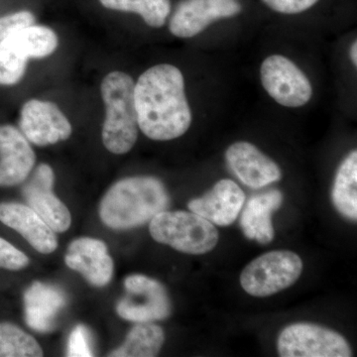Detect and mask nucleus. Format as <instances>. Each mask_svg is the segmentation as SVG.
Segmentation results:
<instances>
[{
    "instance_id": "f257e3e1",
    "label": "nucleus",
    "mask_w": 357,
    "mask_h": 357,
    "mask_svg": "<svg viewBox=\"0 0 357 357\" xmlns=\"http://www.w3.org/2000/svg\"><path fill=\"white\" fill-rule=\"evenodd\" d=\"M134 102L138 128L150 139H176L191 126L184 76L175 66L156 65L143 73L134 86Z\"/></svg>"
},
{
    "instance_id": "f03ea898",
    "label": "nucleus",
    "mask_w": 357,
    "mask_h": 357,
    "mask_svg": "<svg viewBox=\"0 0 357 357\" xmlns=\"http://www.w3.org/2000/svg\"><path fill=\"white\" fill-rule=\"evenodd\" d=\"M169 201L165 185L157 178H122L103 197L100 217L110 229H133L165 211Z\"/></svg>"
},
{
    "instance_id": "7ed1b4c3",
    "label": "nucleus",
    "mask_w": 357,
    "mask_h": 357,
    "mask_svg": "<svg viewBox=\"0 0 357 357\" xmlns=\"http://www.w3.org/2000/svg\"><path fill=\"white\" fill-rule=\"evenodd\" d=\"M132 77L114 70L105 77L100 93L105 105L102 138L105 147L112 153H128L138 137V121L134 102Z\"/></svg>"
},
{
    "instance_id": "20e7f679",
    "label": "nucleus",
    "mask_w": 357,
    "mask_h": 357,
    "mask_svg": "<svg viewBox=\"0 0 357 357\" xmlns=\"http://www.w3.org/2000/svg\"><path fill=\"white\" fill-rule=\"evenodd\" d=\"M149 230L157 243L192 255L210 252L220 238L215 225L192 211H161L150 220Z\"/></svg>"
},
{
    "instance_id": "39448f33",
    "label": "nucleus",
    "mask_w": 357,
    "mask_h": 357,
    "mask_svg": "<svg viewBox=\"0 0 357 357\" xmlns=\"http://www.w3.org/2000/svg\"><path fill=\"white\" fill-rule=\"evenodd\" d=\"M59 47L56 32L43 25L32 24L0 40V86L20 83L30 59L49 57Z\"/></svg>"
},
{
    "instance_id": "423d86ee",
    "label": "nucleus",
    "mask_w": 357,
    "mask_h": 357,
    "mask_svg": "<svg viewBox=\"0 0 357 357\" xmlns=\"http://www.w3.org/2000/svg\"><path fill=\"white\" fill-rule=\"evenodd\" d=\"M302 259L290 250H275L252 260L241 274V285L253 297L274 295L294 285L303 272Z\"/></svg>"
},
{
    "instance_id": "0eeeda50",
    "label": "nucleus",
    "mask_w": 357,
    "mask_h": 357,
    "mask_svg": "<svg viewBox=\"0 0 357 357\" xmlns=\"http://www.w3.org/2000/svg\"><path fill=\"white\" fill-rule=\"evenodd\" d=\"M282 357H349V342L342 335L309 323L293 324L280 333L277 342Z\"/></svg>"
},
{
    "instance_id": "6e6552de",
    "label": "nucleus",
    "mask_w": 357,
    "mask_h": 357,
    "mask_svg": "<svg viewBox=\"0 0 357 357\" xmlns=\"http://www.w3.org/2000/svg\"><path fill=\"white\" fill-rule=\"evenodd\" d=\"M126 296L116 307L121 318L134 323L161 321L170 316L171 302L160 282L144 276L130 275L124 281Z\"/></svg>"
},
{
    "instance_id": "1a4fd4ad",
    "label": "nucleus",
    "mask_w": 357,
    "mask_h": 357,
    "mask_svg": "<svg viewBox=\"0 0 357 357\" xmlns=\"http://www.w3.org/2000/svg\"><path fill=\"white\" fill-rule=\"evenodd\" d=\"M260 77L268 95L283 107H300L311 100L312 88L309 79L284 56L265 59L260 68Z\"/></svg>"
},
{
    "instance_id": "9d476101",
    "label": "nucleus",
    "mask_w": 357,
    "mask_h": 357,
    "mask_svg": "<svg viewBox=\"0 0 357 357\" xmlns=\"http://www.w3.org/2000/svg\"><path fill=\"white\" fill-rule=\"evenodd\" d=\"M20 128L30 143L48 146L69 139L72 124L56 103L28 100L20 110Z\"/></svg>"
},
{
    "instance_id": "9b49d317",
    "label": "nucleus",
    "mask_w": 357,
    "mask_h": 357,
    "mask_svg": "<svg viewBox=\"0 0 357 357\" xmlns=\"http://www.w3.org/2000/svg\"><path fill=\"white\" fill-rule=\"evenodd\" d=\"M241 13L236 0H183L171 17L169 29L178 38H192L215 21Z\"/></svg>"
},
{
    "instance_id": "f8f14e48",
    "label": "nucleus",
    "mask_w": 357,
    "mask_h": 357,
    "mask_svg": "<svg viewBox=\"0 0 357 357\" xmlns=\"http://www.w3.org/2000/svg\"><path fill=\"white\" fill-rule=\"evenodd\" d=\"M54 181L53 169L47 164H41L23 187L22 192L27 206L36 211L54 231L61 234L70 229L72 215L54 194Z\"/></svg>"
},
{
    "instance_id": "ddd939ff",
    "label": "nucleus",
    "mask_w": 357,
    "mask_h": 357,
    "mask_svg": "<svg viewBox=\"0 0 357 357\" xmlns=\"http://www.w3.org/2000/svg\"><path fill=\"white\" fill-rule=\"evenodd\" d=\"M227 165L244 185L261 189L281 180L280 168L255 145L241 141L225 152Z\"/></svg>"
},
{
    "instance_id": "4468645a",
    "label": "nucleus",
    "mask_w": 357,
    "mask_h": 357,
    "mask_svg": "<svg viewBox=\"0 0 357 357\" xmlns=\"http://www.w3.org/2000/svg\"><path fill=\"white\" fill-rule=\"evenodd\" d=\"M36 155L20 129L0 126V187L24 182L34 168Z\"/></svg>"
},
{
    "instance_id": "2eb2a0df",
    "label": "nucleus",
    "mask_w": 357,
    "mask_h": 357,
    "mask_svg": "<svg viewBox=\"0 0 357 357\" xmlns=\"http://www.w3.org/2000/svg\"><path fill=\"white\" fill-rule=\"evenodd\" d=\"M67 266L79 272L96 287H103L112 280L114 261L102 241L82 237L70 244L65 256Z\"/></svg>"
},
{
    "instance_id": "dca6fc26",
    "label": "nucleus",
    "mask_w": 357,
    "mask_h": 357,
    "mask_svg": "<svg viewBox=\"0 0 357 357\" xmlns=\"http://www.w3.org/2000/svg\"><path fill=\"white\" fill-rule=\"evenodd\" d=\"M245 195L234 181L223 178L210 192L188 204L192 213L206 218L213 225L229 227L243 210Z\"/></svg>"
},
{
    "instance_id": "f3484780",
    "label": "nucleus",
    "mask_w": 357,
    "mask_h": 357,
    "mask_svg": "<svg viewBox=\"0 0 357 357\" xmlns=\"http://www.w3.org/2000/svg\"><path fill=\"white\" fill-rule=\"evenodd\" d=\"M0 222L16 230L40 253L49 255L58 248L56 232L30 206L18 203L0 204Z\"/></svg>"
},
{
    "instance_id": "a211bd4d",
    "label": "nucleus",
    "mask_w": 357,
    "mask_h": 357,
    "mask_svg": "<svg viewBox=\"0 0 357 357\" xmlns=\"http://www.w3.org/2000/svg\"><path fill=\"white\" fill-rule=\"evenodd\" d=\"M65 305L66 296L62 290L35 282L24 295L26 324L36 332H50L55 328L58 314Z\"/></svg>"
},
{
    "instance_id": "6ab92c4d",
    "label": "nucleus",
    "mask_w": 357,
    "mask_h": 357,
    "mask_svg": "<svg viewBox=\"0 0 357 357\" xmlns=\"http://www.w3.org/2000/svg\"><path fill=\"white\" fill-rule=\"evenodd\" d=\"M282 203L283 194L279 190H271L249 199L241 217L244 236L261 244L271 243L275 236L272 215L280 208Z\"/></svg>"
},
{
    "instance_id": "aec40b11",
    "label": "nucleus",
    "mask_w": 357,
    "mask_h": 357,
    "mask_svg": "<svg viewBox=\"0 0 357 357\" xmlns=\"http://www.w3.org/2000/svg\"><path fill=\"white\" fill-rule=\"evenodd\" d=\"M332 199L338 213L349 220H357V152H351L340 164L335 183Z\"/></svg>"
},
{
    "instance_id": "412c9836",
    "label": "nucleus",
    "mask_w": 357,
    "mask_h": 357,
    "mask_svg": "<svg viewBox=\"0 0 357 357\" xmlns=\"http://www.w3.org/2000/svg\"><path fill=\"white\" fill-rule=\"evenodd\" d=\"M165 342L161 326L151 321L137 323L128 333L126 342L109 354L114 357H153L158 356Z\"/></svg>"
},
{
    "instance_id": "4be33fe9",
    "label": "nucleus",
    "mask_w": 357,
    "mask_h": 357,
    "mask_svg": "<svg viewBox=\"0 0 357 357\" xmlns=\"http://www.w3.org/2000/svg\"><path fill=\"white\" fill-rule=\"evenodd\" d=\"M100 2L112 10L138 14L146 24L154 28L165 24L171 11L170 0H100Z\"/></svg>"
},
{
    "instance_id": "5701e85b",
    "label": "nucleus",
    "mask_w": 357,
    "mask_h": 357,
    "mask_svg": "<svg viewBox=\"0 0 357 357\" xmlns=\"http://www.w3.org/2000/svg\"><path fill=\"white\" fill-rule=\"evenodd\" d=\"M43 351L36 340L17 326L0 323V357H40Z\"/></svg>"
},
{
    "instance_id": "b1692460",
    "label": "nucleus",
    "mask_w": 357,
    "mask_h": 357,
    "mask_svg": "<svg viewBox=\"0 0 357 357\" xmlns=\"http://www.w3.org/2000/svg\"><path fill=\"white\" fill-rule=\"evenodd\" d=\"M28 264L29 258L22 251L0 237V268L17 271L27 267Z\"/></svg>"
},
{
    "instance_id": "393cba45",
    "label": "nucleus",
    "mask_w": 357,
    "mask_h": 357,
    "mask_svg": "<svg viewBox=\"0 0 357 357\" xmlns=\"http://www.w3.org/2000/svg\"><path fill=\"white\" fill-rule=\"evenodd\" d=\"M68 356L89 357L93 356L91 335L88 328L84 326H77L70 333L68 342Z\"/></svg>"
},
{
    "instance_id": "a878e982",
    "label": "nucleus",
    "mask_w": 357,
    "mask_h": 357,
    "mask_svg": "<svg viewBox=\"0 0 357 357\" xmlns=\"http://www.w3.org/2000/svg\"><path fill=\"white\" fill-rule=\"evenodd\" d=\"M262 1L276 13L298 14L311 8L319 0H262Z\"/></svg>"
},
{
    "instance_id": "bb28decb",
    "label": "nucleus",
    "mask_w": 357,
    "mask_h": 357,
    "mask_svg": "<svg viewBox=\"0 0 357 357\" xmlns=\"http://www.w3.org/2000/svg\"><path fill=\"white\" fill-rule=\"evenodd\" d=\"M351 58L354 66L357 65V43L356 41L352 44L351 49Z\"/></svg>"
},
{
    "instance_id": "cd10ccee",
    "label": "nucleus",
    "mask_w": 357,
    "mask_h": 357,
    "mask_svg": "<svg viewBox=\"0 0 357 357\" xmlns=\"http://www.w3.org/2000/svg\"><path fill=\"white\" fill-rule=\"evenodd\" d=\"M0 37H1V20H0Z\"/></svg>"
}]
</instances>
